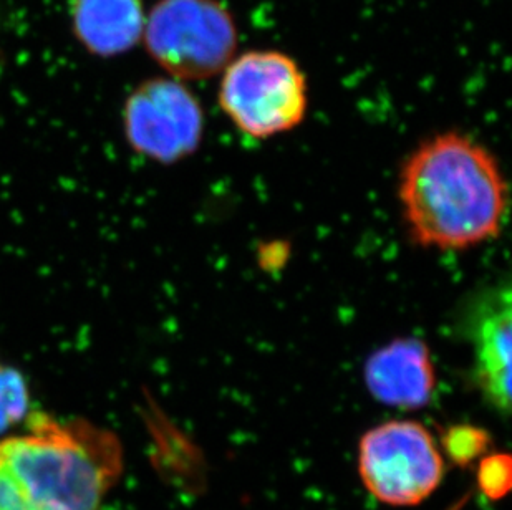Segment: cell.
<instances>
[{
	"label": "cell",
	"mask_w": 512,
	"mask_h": 510,
	"mask_svg": "<svg viewBox=\"0 0 512 510\" xmlns=\"http://www.w3.org/2000/svg\"><path fill=\"white\" fill-rule=\"evenodd\" d=\"M489 438L486 431L473 426H455L445 436L446 453L461 466L486 453Z\"/></svg>",
	"instance_id": "8fae6325"
},
{
	"label": "cell",
	"mask_w": 512,
	"mask_h": 510,
	"mask_svg": "<svg viewBox=\"0 0 512 510\" xmlns=\"http://www.w3.org/2000/svg\"><path fill=\"white\" fill-rule=\"evenodd\" d=\"M143 42L176 80H204L228 67L236 22L221 0H158L146 14Z\"/></svg>",
	"instance_id": "277c9868"
},
{
	"label": "cell",
	"mask_w": 512,
	"mask_h": 510,
	"mask_svg": "<svg viewBox=\"0 0 512 510\" xmlns=\"http://www.w3.org/2000/svg\"><path fill=\"white\" fill-rule=\"evenodd\" d=\"M72 30L78 44L95 57L112 58L135 49L143 40V0H73Z\"/></svg>",
	"instance_id": "9c48e42d"
},
{
	"label": "cell",
	"mask_w": 512,
	"mask_h": 510,
	"mask_svg": "<svg viewBox=\"0 0 512 510\" xmlns=\"http://www.w3.org/2000/svg\"><path fill=\"white\" fill-rule=\"evenodd\" d=\"M365 383L375 400L400 409L430 403L436 388L430 348L418 338H397L368 358Z\"/></svg>",
	"instance_id": "52a82bcc"
},
{
	"label": "cell",
	"mask_w": 512,
	"mask_h": 510,
	"mask_svg": "<svg viewBox=\"0 0 512 510\" xmlns=\"http://www.w3.org/2000/svg\"><path fill=\"white\" fill-rule=\"evenodd\" d=\"M120 471L107 429L32 414L24 434L0 441V510H102Z\"/></svg>",
	"instance_id": "7a4b0ae2"
},
{
	"label": "cell",
	"mask_w": 512,
	"mask_h": 510,
	"mask_svg": "<svg viewBox=\"0 0 512 510\" xmlns=\"http://www.w3.org/2000/svg\"><path fill=\"white\" fill-rule=\"evenodd\" d=\"M219 106L244 135L266 140L294 130L309 108L307 78L279 50H249L223 70Z\"/></svg>",
	"instance_id": "3957f363"
},
{
	"label": "cell",
	"mask_w": 512,
	"mask_h": 510,
	"mask_svg": "<svg viewBox=\"0 0 512 510\" xmlns=\"http://www.w3.org/2000/svg\"><path fill=\"white\" fill-rule=\"evenodd\" d=\"M509 290L486 295L473 317L474 378L484 400L511 411L512 318Z\"/></svg>",
	"instance_id": "ba28073f"
},
{
	"label": "cell",
	"mask_w": 512,
	"mask_h": 510,
	"mask_svg": "<svg viewBox=\"0 0 512 510\" xmlns=\"http://www.w3.org/2000/svg\"><path fill=\"white\" fill-rule=\"evenodd\" d=\"M123 121L131 148L160 163L186 158L203 140V106L176 78L138 85L126 100Z\"/></svg>",
	"instance_id": "8992f818"
},
{
	"label": "cell",
	"mask_w": 512,
	"mask_h": 510,
	"mask_svg": "<svg viewBox=\"0 0 512 510\" xmlns=\"http://www.w3.org/2000/svg\"><path fill=\"white\" fill-rule=\"evenodd\" d=\"M358 471L375 499L395 507L418 506L440 486L445 464L435 439L416 421H388L363 434Z\"/></svg>",
	"instance_id": "5b68a950"
},
{
	"label": "cell",
	"mask_w": 512,
	"mask_h": 510,
	"mask_svg": "<svg viewBox=\"0 0 512 510\" xmlns=\"http://www.w3.org/2000/svg\"><path fill=\"white\" fill-rule=\"evenodd\" d=\"M398 198L416 244L464 251L498 237L508 184L484 146L459 133H443L410 154Z\"/></svg>",
	"instance_id": "6da1fadb"
},
{
	"label": "cell",
	"mask_w": 512,
	"mask_h": 510,
	"mask_svg": "<svg viewBox=\"0 0 512 510\" xmlns=\"http://www.w3.org/2000/svg\"><path fill=\"white\" fill-rule=\"evenodd\" d=\"M29 386L24 375L0 363V433L14 428L29 413Z\"/></svg>",
	"instance_id": "30bf717a"
},
{
	"label": "cell",
	"mask_w": 512,
	"mask_h": 510,
	"mask_svg": "<svg viewBox=\"0 0 512 510\" xmlns=\"http://www.w3.org/2000/svg\"><path fill=\"white\" fill-rule=\"evenodd\" d=\"M478 482L484 496L498 501L511 489V458L508 454H491L481 461Z\"/></svg>",
	"instance_id": "7c38bea8"
}]
</instances>
